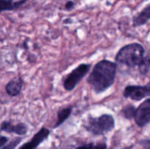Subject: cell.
<instances>
[{"instance_id":"cell-1","label":"cell","mask_w":150,"mask_h":149,"mask_svg":"<svg viewBox=\"0 0 150 149\" xmlns=\"http://www.w3.org/2000/svg\"><path fill=\"white\" fill-rule=\"evenodd\" d=\"M117 70V63L103 59L95 64L86 78V82L96 94H100L114 85Z\"/></svg>"},{"instance_id":"cell-11","label":"cell","mask_w":150,"mask_h":149,"mask_svg":"<svg viewBox=\"0 0 150 149\" xmlns=\"http://www.w3.org/2000/svg\"><path fill=\"white\" fill-rule=\"evenodd\" d=\"M73 105H67V106L59 108V109L58 110V111H57V121H56V124H54L53 129L59 128L60 126L62 125V124L70 117L72 112H73Z\"/></svg>"},{"instance_id":"cell-19","label":"cell","mask_w":150,"mask_h":149,"mask_svg":"<svg viewBox=\"0 0 150 149\" xmlns=\"http://www.w3.org/2000/svg\"><path fill=\"white\" fill-rule=\"evenodd\" d=\"M8 141H9L8 137H6V136L0 134V148H1V146L4 145H5Z\"/></svg>"},{"instance_id":"cell-9","label":"cell","mask_w":150,"mask_h":149,"mask_svg":"<svg viewBox=\"0 0 150 149\" xmlns=\"http://www.w3.org/2000/svg\"><path fill=\"white\" fill-rule=\"evenodd\" d=\"M23 80L21 77L10 80L5 86V91L11 97L18 96L23 89Z\"/></svg>"},{"instance_id":"cell-4","label":"cell","mask_w":150,"mask_h":149,"mask_svg":"<svg viewBox=\"0 0 150 149\" xmlns=\"http://www.w3.org/2000/svg\"><path fill=\"white\" fill-rule=\"evenodd\" d=\"M92 64L82 63L73 69L67 75L63 82V87L67 92L74 90L82 79L89 72Z\"/></svg>"},{"instance_id":"cell-15","label":"cell","mask_w":150,"mask_h":149,"mask_svg":"<svg viewBox=\"0 0 150 149\" xmlns=\"http://www.w3.org/2000/svg\"><path fill=\"white\" fill-rule=\"evenodd\" d=\"M136 107L134 105L129 104L123 107L121 110V112L122 114L123 117L127 120H132L134 117L135 112H136Z\"/></svg>"},{"instance_id":"cell-12","label":"cell","mask_w":150,"mask_h":149,"mask_svg":"<svg viewBox=\"0 0 150 149\" xmlns=\"http://www.w3.org/2000/svg\"><path fill=\"white\" fill-rule=\"evenodd\" d=\"M27 0H0V14L5 11H12L21 7Z\"/></svg>"},{"instance_id":"cell-14","label":"cell","mask_w":150,"mask_h":149,"mask_svg":"<svg viewBox=\"0 0 150 149\" xmlns=\"http://www.w3.org/2000/svg\"><path fill=\"white\" fill-rule=\"evenodd\" d=\"M138 68H139V72L142 75H146L149 73L150 69V56L149 53H147L144 56L143 61L139 64Z\"/></svg>"},{"instance_id":"cell-2","label":"cell","mask_w":150,"mask_h":149,"mask_svg":"<svg viewBox=\"0 0 150 149\" xmlns=\"http://www.w3.org/2000/svg\"><path fill=\"white\" fill-rule=\"evenodd\" d=\"M145 56V48L138 42L127 44L122 47L115 56V61L129 68L139 67Z\"/></svg>"},{"instance_id":"cell-17","label":"cell","mask_w":150,"mask_h":149,"mask_svg":"<svg viewBox=\"0 0 150 149\" xmlns=\"http://www.w3.org/2000/svg\"><path fill=\"white\" fill-rule=\"evenodd\" d=\"M138 143L144 149H150V140L149 138L141 139V140H139L138 141Z\"/></svg>"},{"instance_id":"cell-10","label":"cell","mask_w":150,"mask_h":149,"mask_svg":"<svg viewBox=\"0 0 150 149\" xmlns=\"http://www.w3.org/2000/svg\"><path fill=\"white\" fill-rule=\"evenodd\" d=\"M150 19V4H148L140 13L133 18V26L135 28L141 27L146 24Z\"/></svg>"},{"instance_id":"cell-5","label":"cell","mask_w":150,"mask_h":149,"mask_svg":"<svg viewBox=\"0 0 150 149\" xmlns=\"http://www.w3.org/2000/svg\"><path fill=\"white\" fill-rule=\"evenodd\" d=\"M150 96V83L146 85H128L123 91V96L126 99L139 102Z\"/></svg>"},{"instance_id":"cell-6","label":"cell","mask_w":150,"mask_h":149,"mask_svg":"<svg viewBox=\"0 0 150 149\" xmlns=\"http://www.w3.org/2000/svg\"><path fill=\"white\" fill-rule=\"evenodd\" d=\"M135 123L140 128L146 127L150 122V99L146 98L137 108L134 117Z\"/></svg>"},{"instance_id":"cell-7","label":"cell","mask_w":150,"mask_h":149,"mask_svg":"<svg viewBox=\"0 0 150 149\" xmlns=\"http://www.w3.org/2000/svg\"><path fill=\"white\" fill-rule=\"evenodd\" d=\"M50 134L51 131L48 128L45 127H41L29 141L23 143L18 149H36L48 138Z\"/></svg>"},{"instance_id":"cell-3","label":"cell","mask_w":150,"mask_h":149,"mask_svg":"<svg viewBox=\"0 0 150 149\" xmlns=\"http://www.w3.org/2000/svg\"><path fill=\"white\" fill-rule=\"evenodd\" d=\"M115 119L111 114L104 113L100 116L88 115L83 121L82 127L94 136H103L115 128Z\"/></svg>"},{"instance_id":"cell-13","label":"cell","mask_w":150,"mask_h":149,"mask_svg":"<svg viewBox=\"0 0 150 149\" xmlns=\"http://www.w3.org/2000/svg\"><path fill=\"white\" fill-rule=\"evenodd\" d=\"M107 143L104 141L90 142L79 145L74 149H107Z\"/></svg>"},{"instance_id":"cell-8","label":"cell","mask_w":150,"mask_h":149,"mask_svg":"<svg viewBox=\"0 0 150 149\" xmlns=\"http://www.w3.org/2000/svg\"><path fill=\"white\" fill-rule=\"evenodd\" d=\"M0 131L8 134H16L19 137H22L27 134L29 127L27 124L23 122H19L16 124H13L12 121L5 120L0 124Z\"/></svg>"},{"instance_id":"cell-16","label":"cell","mask_w":150,"mask_h":149,"mask_svg":"<svg viewBox=\"0 0 150 149\" xmlns=\"http://www.w3.org/2000/svg\"><path fill=\"white\" fill-rule=\"evenodd\" d=\"M23 137H17L13 138V140H10V142H7L5 145L1 146L0 149H16V148L21 143L23 140Z\"/></svg>"},{"instance_id":"cell-18","label":"cell","mask_w":150,"mask_h":149,"mask_svg":"<svg viewBox=\"0 0 150 149\" xmlns=\"http://www.w3.org/2000/svg\"><path fill=\"white\" fill-rule=\"evenodd\" d=\"M75 7V3L74 1H67V2L65 3V5H64V7H65V10H67V11H70V10H73Z\"/></svg>"}]
</instances>
